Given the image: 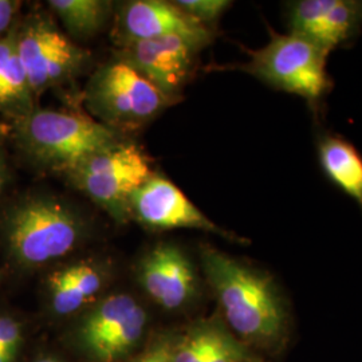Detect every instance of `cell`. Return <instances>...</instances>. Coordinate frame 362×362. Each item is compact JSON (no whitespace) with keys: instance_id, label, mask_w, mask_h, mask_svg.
I'll list each match as a JSON object with an SVG mask.
<instances>
[{"instance_id":"21","label":"cell","mask_w":362,"mask_h":362,"mask_svg":"<svg viewBox=\"0 0 362 362\" xmlns=\"http://www.w3.org/2000/svg\"><path fill=\"white\" fill-rule=\"evenodd\" d=\"M23 3L19 0H0V38L8 35L22 18Z\"/></svg>"},{"instance_id":"20","label":"cell","mask_w":362,"mask_h":362,"mask_svg":"<svg viewBox=\"0 0 362 362\" xmlns=\"http://www.w3.org/2000/svg\"><path fill=\"white\" fill-rule=\"evenodd\" d=\"M23 325L8 313H0V350L13 362L23 344Z\"/></svg>"},{"instance_id":"13","label":"cell","mask_w":362,"mask_h":362,"mask_svg":"<svg viewBox=\"0 0 362 362\" xmlns=\"http://www.w3.org/2000/svg\"><path fill=\"white\" fill-rule=\"evenodd\" d=\"M117 16L121 42L180 37L207 47L214 40L211 28L196 22L173 1L133 0L122 4Z\"/></svg>"},{"instance_id":"16","label":"cell","mask_w":362,"mask_h":362,"mask_svg":"<svg viewBox=\"0 0 362 362\" xmlns=\"http://www.w3.org/2000/svg\"><path fill=\"white\" fill-rule=\"evenodd\" d=\"M37 107L15 43V28L0 38V116L13 122Z\"/></svg>"},{"instance_id":"2","label":"cell","mask_w":362,"mask_h":362,"mask_svg":"<svg viewBox=\"0 0 362 362\" xmlns=\"http://www.w3.org/2000/svg\"><path fill=\"white\" fill-rule=\"evenodd\" d=\"M86 233V223L77 211L50 194H22L0 216L6 254L15 267L25 272L65 258Z\"/></svg>"},{"instance_id":"23","label":"cell","mask_w":362,"mask_h":362,"mask_svg":"<svg viewBox=\"0 0 362 362\" xmlns=\"http://www.w3.org/2000/svg\"><path fill=\"white\" fill-rule=\"evenodd\" d=\"M8 179H10V169H8L6 152L3 149L1 139H0V199H1V196H3L4 191H6Z\"/></svg>"},{"instance_id":"11","label":"cell","mask_w":362,"mask_h":362,"mask_svg":"<svg viewBox=\"0 0 362 362\" xmlns=\"http://www.w3.org/2000/svg\"><path fill=\"white\" fill-rule=\"evenodd\" d=\"M288 33L329 52L354 38L362 27L360 0H299L287 7Z\"/></svg>"},{"instance_id":"27","label":"cell","mask_w":362,"mask_h":362,"mask_svg":"<svg viewBox=\"0 0 362 362\" xmlns=\"http://www.w3.org/2000/svg\"><path fill=\"white\" fill-rule=\"evenodd\" d=\"M247 362H262V358L259 357V358H255V360H251V361H247Z\"/></svg>"},{"instance_id":"6","label":"cell","mask_w":362,"mask_h":362,"mask_svg":"<svg viewBox=\"0 0 362 362\" xmlns=\"http://www.w3.org/2000/svg\"><path fill=\"white\" fill-rule=\"evenodd\" d=\"M153 176L152 163L143 149L122 139L66 175L78 191L117 221L130 219L133 196Z\"/></svg>"},{"instance_id":"17","label":"cell","mask_w":362,"mask_h":362,"mask_svg":"<svg viewBox=\"0 0 362 362\" xmlns=\"http://www.w3.org/2000/svg\"><path fill=\"white\" fill-rule=\"evenodd\" d=\"M318 160L325 175L350 196L362 211V156L341 136L324 134L318 140Z\"/></svg>"},{"instance_id":"7","label":"cell","mask_w":362,"mask_h":362,"mask_svg":"<svg viewBox=\"0 0 362 362\" xmlns=\"http://www.w3.org/2000/svg\"><path fill=\"white\" fill-rule=\"evenodd\" d=\"M15 43L37 100L45 91L76 79L90 57L43 13L22 15L15 27Z\"/></svg>"},{"instance_id":"3","label":"cell","mask_w":362,"mask_h":362,"mask_svg":"<svg viewBox=\"0 0 362 362\" xmlns=\"http://www.w3.org/2000/svg\"><path fill=\"white\" fill-rule=\"evenodd\" d=\"M8 134L30 165L64 176L121 140L118 132L93 117L38 106L11 122Z\"/></svg>"},{"instance_id":"10","label":"cell","mask_w":362,"mask_h":362,"mask_svg":"<svg viewBox=\"0 0 362 362\" xmlns=\"http://www.w3.org/2000/svg\"><path fill=\"white\" fill-rule=\"evenodd\" d=\"M203 49L192 40L180 37L121 42L118 58L137 69L172 101L177 103L194 71L197 54Z\"/></svg>"},{"instance_id":"12","label":"cell","mask_w":362,"mask_h":362,"mask_svg":"<svg viewBox=\"0 0 362 362\" xmlns=\"http://www.w3.org/2000/svg\"><path fill=\"white\" fill-rule=\"evenodd\" d=\"M137 279L144 291L165 310H180L199 294L192 262L180 247L169 243L157 245L144 255Z\"/></svg>"},{"instance_id":"5","label":"cell","mask_w":362,"mask_h":362,"mask_svg":"<svg viewBox=\"0 0 362 362\" xmlns=\"http://www.w3.org/2000/svg\"><path fill=\"white\" fill-rule=\"evenodd\" d=\"M85 103L98 122L116 132L145 125L175 104L137 69L119 58L94 73L85 89Z\"/></svg>"},{"instance_id":"15","label":"cell","mask_w":362,"mask_h":362,"mask_svg":"<svg viewBox=\"0 0 362 362\" xmlns=\"http://www.w3.org/2000/svg\"><path fill=\"white\" fill-rule=\"evenodd\" d=\"M107 272L94 260H78L50 274L47 297L54 314L66 317L82 310L103 293Z\"/></svg>"},{"instance_id":"8","label":"cell","mask_w":362,"mask_h":362,"mask_svg":"<svg viewBox=\"0 0 362 362\" xmlns=\"http://www.w3.org/2000/svg\"><path fill=\"white\" fill-rule=\"evenodd\" d=\"M148 324L141 303L124 293L97 300L74 330V342L89 362H121L139 346Z\"/></svg>"},{"instance_id":"26","label":"cell","mask_w":362,"mask_h":362,"mask_svg":"<svg viewBox=\"0 0 362 362\" xmlns=\"http://www.w3.org/2000/svg\"><path fill=\"white\" fill-rule=\"evenodd\" d=\"M8 130H6V128H3V127L0 125V139H3V136H4L6 133H8Z\"/></svg>"},{"instance_id":"1","label":"cell","mask_w":362,"mask_h":362,"mask_svg":"<svg viewBox=\"0 0 362 362\" xmlns=\"http://www.w3.org/2000/svg\"><path fill=\"white\" fill-rule=\"evenodd\" d=\"M202 269L219 302L224 324L250 349L278 354L290 336L285 298L267 272L215 247L200 248Z\"/></svg>"},{"instance_id":"18","label":"cell","mask_w":362,"mask_h":362,"mask_svg":"<svg viewBox=\"0 0 362 362\" xmlns=\"http://www.w3.org/2000/svg\"><path fill=\"white\" fill-rule=\"evenodd\" d=\"M49 8L76 39H89L106 26L113 3L109 0H50Z\"/></svg>"},{"instance_id":"4","label":"cell","mask_w":362,"mask_h":362,"mask_svg":"<svg viewBox=\"0 0 362 362\" xmlns=\"http://www.w3.org/2000/svg\"><path fill=\"white\" fill-rule=\"evenodd\" d=\"M269 31V43L258 50H246L250 61L240 69L275 90L303 98L317 110L333 89L326 67L329 52L296 34Z\"/></svg>"},{"instance_id":"24","label":"cell","mask_w":362,"mask_h":362,"mask_svg":"<svg viewBox=\"0 0 362 362\" xmlns=\"http://www.w3.org/2000/svg\"><path fill=\"white\" fill-rule=\"evenodd\" d=\"M33 362H64L61 361V360H58V358H55V357H52V356H45V357H39L37 360H34Z\"/></svg>"},{"instance_id":"22","label":"cell","mask_w":362,"mask_h":362,"mask_svg":"<svg viewBox=\"0 0 362 362\" xmlns=\"http://www.w3.org/2000/svg\"><path fill=\"white\" fill-rule=\"evenodd\" d=\"M173 338L158 337L134 362H170Z\"/></svg>"},{"instance_id":"9","label":"cell","mask_w":362,"mask_h":362,"mask_svg":"<svg viewBox=\"0 0 362 362\" xmlns=\"http://www.w3.org/2000/svg\"><path fill=\"white\" fill-rule=\"evenodd\" d=\"M130 218L152 230L192 228L243 243L242 238L223 230L207 218L177 185L157 175L146 181L133 196Z\"/></svg>"},{"instance_id":"19","label":"cell","mask_w":362,"mask_h":362,"mask_svg":"<svg viewBox=\"0 0 362 362\" xmlns=\"http://www.w3.org/2000/svg\"><path fill=\"white\" fill-rule=\"evenodd\" d=\"M173 3L196 22L211 30L233 6V1L228 0H176Z\"/></svg>"},{"instance_id":"25","label":"cell","mask_w":362,"mask_h":362,"mask_svg":"<svg viewBox=\"0 0 362 362\" xmlns=\"http://www.w3.org/2000/svg\"><path fill=\"white\" fill-rule=\"evenodd\" d=\"M0 362H13L11 358H8L1 350H0Z\"/></svg>"},{"instance_id":"14","label":"cell","mask_w":362,"mask_h":362,"mask_svg":"<svg viewBox=\"0 0 362 362\" xmlns=\"http://www.w3.org/2000/svg\"><path fill=\"white\" fill-rule=\"evenodd\" d=\"M258 356L219 318L203 320L173 339L170 362H247Z\"/></svg>"}]
</instances>
